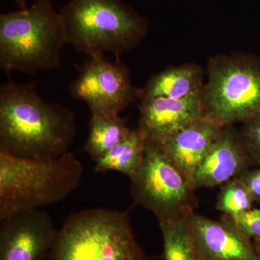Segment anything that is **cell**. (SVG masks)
I'll return each instance as SVG.
<instances>
[{"label":"cell","instance_id":"20","mask_svg":"<svg viewBox=\"0 0 260 260\" xmlns=\"http://www.w3.org/2000/svg\"><path fill=\"white\" fill-rule=\"evenodd\" d=\"M240 132L253 160L260 167V115L244 122Z\"/></svg>","mask_w":260,"mask_h":260},{"label":"cell","instance_id":"12","mask_svg":"<svg viewBox=\"0 0 260 260\" xmlns=\"http://www.w3.org/2000/svg\"><path fill=\"white\" fill-rule=\"evenodd\" d=\"M200 94L175 99L142 95L138 128L147 139L160 143L202 118Z\"/></svg>","mask_w":260,"mask_h":260},{"label":"cell","instance_id":"11","mask_svg":"<svg viewBox=\"0 0 260 260\" xmlns=\"http://www.w3.org/2000/svg\"><path fill=\"white\" fill-rule=\"evenodd\" d=\"M254 164L241 132L224 126L195 172L194 189L222 185Z\"/></svg>","mask_w":260,"mask_h":260},{"label":"cell","instance_id":"14","mask_svg":"<svg viewBox=\"0 0 260 260\" xmlns=\"http://www.w3.org/2000/svg\"><path fill=\"white\" fill-rule=\"evenodd\" d=\"M205 74L203 68L194 63L167 67L148 80L143 95L185 99L202 91Z\"/></svg>","mask_w":260,"mask_h":260},{"label":"cell","instance_id":"2","mask_svg":"<svg viewBox=\"0 0 260 260\" xmlns=\"http://www.w3.org/2000/svg\"><path fill=\"white\" fill-rule=\"evenodd\" d=\"M66 44L62 17L50 0H36L30 6L0 15V66L8 74L34 75L57 69Z\"/></svg>","mask_w":260,"mask_h":260},{"label":"cell","instance_id":"16","mask_svg":"<svg viewBox=\"0 0 260 260\" xmlns=\"http://www.w3.org/2000/svg\"><path fill=\"white\" fill-rule=\"evenodd\" d=\"M130 131L131 129L126 125L125 119L119 115H91L84 151L96 162L125 139Z\"/></svg>","mask_w":260,"mask_h":260},{"label":"cell","instance_id":"22","mask_svg":"<svg viewBox=\"0 0 260 260\" xmlns=\"http://www.w3.org/2000/svg\"><path fill=\"white\" fill-rule=\"evenodd\" d=\"M28 0H13L15 4L18 7L19 9H23V8H26L27 3H28Z\"/></svg>","mask_w":260,"mask_h":260},{"label":"cell","instance_id":"10","mask_svg":"<svg viewBox=\"0 0 260 260\" xmlns=\"http://www.w3.org/2000/svg\"><path fill=\"white\" fill-rule=\"evenodd\" d=\"M186 222L198 260H260L252 239L225 215L214 220L193 213Z\"/></svg>","mask_w":260,"mask_h":260},{"label":"cell","instance_id":"4","mask_svg":"<svg viewBox=\"0 0 260 260\" xmlns=\"http://www.w3.org/2000/svg\"><path fill=\"white\" fill-rule=\"evenodd\" d=\"M83 172L72 151L49 160L0 153V221L66 199L78 189Z\"/></svg>","mask_w":260,"mask_h":260},{"label":"cell","instance_id":"13","mask_svg":"<svg viewBox=\"0 0 260 260\" xmlns=\"http://www.w3.org/2000/svg\"><path fill=\"white\" fill-rule=\"evenodd\" d=\"M223 128L202 117L169 139L158 143L191 189H194L197 169Z\"/></svg>","mask_w":260,"mask_h":260},{"label":"cell","instance_id":"6","mask_svg":"<svg viewBox=\"0 0 260 260\" xmlns=\"http://www.w3.org/2000/svg\"><path fill=\"white\" fill-rule=\"evenodd\" d=\"M205 73L202 117L224 127L260 115V55L236 52L211 56Z\"/></svg>","mask_w":260,"mask_h":260},{"label":"cell","instance_id":"21","mask_svg":"<svg viewBox=\"0 0 260 260\" xmlns=\"http://www.w3.org/2000/svg\"><path fill=\"white\" fill-rule=\"evenodd\" d=\"M239 177L250 192L254 203H260V167L252 170L247 169Z\"/></svg>","mask_w":260,"mask_h":260},{"label":"cell","instance_id":"23","mask_svg":"<svg viewBox=\"0 0 260 260\" xmlns=\"http://www.w3.org/2000/svg\"><path fill=\"white\" fill-rule=\"evenodd\" d=\"M253 244H254V248H255L256 252L260 257V238H255L252 239Z\"/></svg>","mask_w":260,"mask_h":260},{"label":"cell","instance_id":"1","mask_svg":"<svg viewBox=\"0 0 260 260\" xmlns=\"http://www.w3.org/2000/svg\"><path fill=\"white\" fill-rule=\"evenodd\" d=\"M75 134L74 113L44 101L37 83L10 80L0 87V153L53 160L70 151Z\"/></svg>","mask_w":260,"mask_h":260},{"label":"cell","instance_id":"7","mask_svg":"<svg viewBox=\"0 0 260 260\" xmlns=\"http://www.w3.org/2000/svg\"><path fill=\"white\" fill-rule=\"evenodd\" d=\"M129 179L135 204L151 212L159 224L185 220L198 207L194 189L152 140L146 138L143 161Z\"/></svg>","mask_w":260,"mask_h":260},{"label":"cell","instance_id":"5","mask_svg":"<svg viewBox=\"0 0 260 260\" xmlns=\"http://www.w3.org/2000/svg\"><path fill=\"white\" fill-rule=\"evenodd\" d=\"M50 260H148L127 212L94 208L72 214L58 230Z\"/></svg>","mask_w":260,"mask_h":260},{"label":"cell","instance_id":"3","mask_svg":"<svg viewBox=\"0 0 260 260\" xmlns=\"http://www.w3.org/2000/svg\"><path fill=\"white\" fill-rule=\"evenodd\" d=\"M60 14L68 45L90 57L108 52L119 59L148 34V19L123 0H69Z\"/></svg>","mask_w":260,"mask_h":260},{"label":"cell","instance_id":"18","mask_svg":"<svg viewBox=\"0 0 260 260\" xmlns=\"http://www.w3.org/2000/svg\"><path fill=\"white\" fill-rule=\"evenodd\" d=\"M254 200L239 177L222 184L215 208L228 216H236L252 208Z\"/></svg>","mask_w":260,"mask_h":260},{"label":"cell","instance_id":"19","mask_svg":"<svg viewBox=\"0 0 260 260\" xmlns=\"http://www.w3.org/2000/svg\"><path fill=\"white\" fill-rule=\"evenodd\" d=\"M224 215L251 239L260 238V209L252 208L236 216Z\"/></svg>","mask_w":260,"mask_h":260},{"label":"cell","instance_id":"8","mask_svg":"<svg viewBox=\"0 0 260 260\" xmlns=\"http://www.w3.org/2000/svg\"><path fill=\"white\" fill-rule=\"evenodd\" d=\"M69 90L73 99L88 105L91 115H119L143 95V89L133 85L127 65L120 59L110 61L104 56L85 61Z\"/></svg>","mask_w":260,"mask_h":260},{"label":"cell","instance_id":"15","mask_svg":"<svg viewBox=\"0 0 260 260\" xmlns=\"http://www.w3.org/2000/svg\"><path fill=\"white\" fill-rule=\"evenodd\" d=\"M145 145L144 133L138 127L131 129L125 139L95 162L94 170L98 173L117 172L129 177L143 161Z\"/></svg>","mask_w":260,"mask_h":260},{"label":"cell","instance_id":"17","mask_svg":"<svg viewBox=\"0 0 260 260\" xmlns=\"http://www.w3.org/2000/svg\"><path fill=\"white\" fill-rule=\"evenodd\" d=\"M159 225L164 240V260H198L186 220Z\"/></svg>","mask_w":260,"mask_h":260},{"label":"cell","instance_id":"9","mask_svg":"<svg viewBox=\"0 0 260 260\" xmlns=\"http://www.w3.org/2000/svg\"><path fill=\"white\" fill-rule=\"evenodd\" d=\"M0 222V260H44L50 254L58 230L45 210L23 212Z\"/></svg>","mask_w":260,"mask_h":260}]
</instances>
